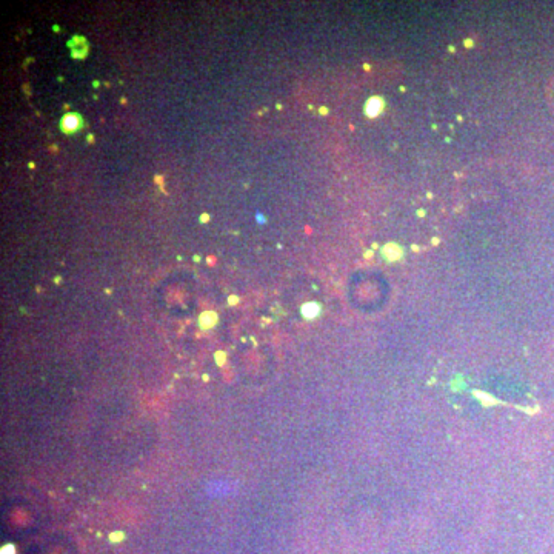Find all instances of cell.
Wrapping results in <instances>:
<instances>
[{
  "instance_id": "7a4b0ae2",
  "label": "cell",
  "mask_w": 554,
  "mask_h": 554,
  "mask_svg": "<svg viewBox=\"0 0 554 554\" xmlns=\"http://www.w3.org/2000/svg\"><path fill=\"white\" fill-rule=\"evenodd\" d=\"M77 123H79V120L76 119V116H67L65 120H63V128H65L67 131L68 130H74L76 126H77Z\"/></svg>"
},
{
  "instance_id": "6da1fadb",
  "label": "cell",
  "mask_w": 554,
  "mask_h": 554,
  "mask_svg": "<svg viewBox=\"0 0 554 554\" xmlns=\"http://www.w3.org/2000/svg\"><path fill=\"white\" fill-rule=\"evenodd\" d=\"M381 109H382V100H381V99H371V100L368 102L367 113H368L370 116H376V114H379V113H381Z\"/></svg>"
}]
</instances>
